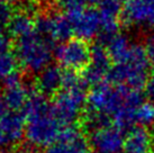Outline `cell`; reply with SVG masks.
Instances as JSON below:
<instances>
[{
	"mask_svg": "<svg viewBox=\"0 0 154 153\" xmlns=\"http://www.w3.org/2000/svg\"><path fill=\"white\" fill-rule=\"evenodd\" d=\"M9 48H10V39L7 35L0 32V55L9 52Z\"/></svg>",
	"mask_w": 154,
	"mask_h": 153,
	"instance_id": "obj_28",
	"label": "cell"
},
{
	"mask_svg": "<svg viewBox=\"0 0 154 153\" xmlns=\"http://www.w3.org/2000/svg\"><path fill=\"white\" fill-rule=\"evenodd\" d=\"M145 48L147 52V55H149V59H150L151 65L154 68V33H152L146 39Z\"/></svg>",
	"mask_w": 154,
	"mask_h": 153,
	"instance_id": "obj_27",
	"label": "cell"
},
{
	"mask_svg": "<svg viewBox=\"0 0 154 153\" xmlns=\"http://www.w3.org/2000/svg\"><path fill=\"white\" fill-rule=\"evenodd\" d=\"M124 153H153L154 142L145 127H134L126 136Z\"/></svg>",
	"mask_w": 154,
	"mask_h": 153,
	"instance_id": "obj_14",
	"label": "cell"
},
{
	"mask_svg": "<svg viewBox=\"0 0 154 153\" xmlns=\"http://www.w3.org/2000/svg\"><path fill=\"white\" fill-rule=\"evenodd\" d=\"M5 142H6V139H5L4 134H2L1 130H0V148H1V146L5 144Z\"/></svg>",
	"mask_w": 154,
	"mask_h": 153,
	"instance_id": "obj_30",
	"label": "cell"
},
{
	"mask_svg": "<svg viewBox=\"0 0 154 153\" xmlns=\"http://www.w3.org/2000/svg\"><path fill=\"white\" fill-rule=\"evenodd\" d=\"M110 62L111 59L106 47L103 45H94L91 47V60L82 74L85 82L94 86L103 83V79L109 76L111 70Z\"/></svg>",
	"mask_w": 154,
	"mask_h": 153,
	"instance_id": "obj_9",
	"label": "cell"
},
{
	"mask_svg": "<svg viewBox=\"0 0 154 153\" xmlns=\"http://www.w3.org/2000/svg\"><path fill=\"white\" fill-rule=\"evenodd\" d=\"M18 60L15 54L7 52L0 55V80L5 81L17 73Z\"/></svg>",
	"mask_w": 154,
	"mask_h": 153,
	"instance_id": "obj_19",
	"label": "cell"
},
{
	"mask_svg": "<svg viewBox=\"0 0 154 153\" xmlns=\"http://www.w3.org/2000/svg\"><path fill=\"white\" fill-rule=\"evenodd\" d=\"M122 15L128 25L154 28V0H128Z\"/></svg>",
	"mask_w": 154,
	"mask_h": 153,
	"instance_id": "obj_10",
	"label": "cell"
},
{
	"mask_svg": "<svg viewBox=\"0 0 154 153\" xmlns=\"http://www.w3.org/2000/svg\"><path fill=\"white\" fill-rule=\"evenodd\" d=\"M144 94L146 98L150 100V102L154 104V73L151 74L146 81V85L144 87Z\"/></svg>",
	"mask_w": 154,
	"mask_h": 153,
	"instance_id": "obj_26",
	"label": "cell"
},
{
	"mask_svg": "<svg viewBox=\"0 0 154 153\" xmlns=\"http://www.w3.org/2000/svg\"><path fill=\"white\" fill-rule=\"evenodd\" d=\"M154 123V104L143 102L136 111V124L149 126Z\"/></svg>",
	"mask_w": 154,
	"mask_h": 153,
	"instance_id": "obj_21",
	"label": "cell"
},
{
	"mask_svg": "<svg viewBox=\"0 0 154 153\" xmlns=\"http://www.w3.org/2000/svg\"><path fill=\"white\" fill-rule=\"evenodd\" d=\"M106 43V50L110 56L111 61L114 63H117L124 59L129 52L133 43L127 35L118 32L117 34L112 35L110 37L105 39Z\"/></svg>",
	"mask_w": 154,
	"mask_h": 153,
	"instance_id": "obj_17",
	"label": "cell"
},
{
	"mask_svg": "<svg viewBox=\"0 0 154 153\" xmlns=\"http://www.w3.org/2000/svg\"><path fill=\"white\" fill-rule=\"evenodd\" d=\"M151 67L145 47L140 43H133L127 55L111 68L108 79L117 86L140 90L150 78Z\"/></svg>",
	"mask_w": 154,
	"mask_h": 153,
	"instance_id": "obj_3",
	"label": "cell"
},
{
	"mask_svg": "<svg viewBox=\"0 0 154 153\" xmlns=\"http://www.w3.org/2000/svg\"><path fill=\"white\" fill-rule=\"evenodd\" d=\"M89 2H91V0H60L61 7H63L68 14L86 9Z\"/></svg>",
	"mask_w": 154,
	"mask_h": 153,
	"instance_id": "obj_24",
	"label": "cell"
},
{
	"mask_svg": "<svg viewBox=\"0 0 154 153\" xmlns=\"http://www.w3.org/2000/svg\"><path fill=\"white\" fill-rule=\"evenodd\" d=\"M88 105L91 111L114 117L119 111L133 108L137 109L143 104V96L140 90H134L123 86H110L100 83L88 95Z\"/></svg>",
	"mask_w": 154,
	"mask_h": 153,
	"instance_id": "obj_2",
	"label": "cell"
},
{
	"mask_svg": "<svg viewBox=\"0 0 154 153\" xmlns=\"http://www.w3.org/2000/svg\"><path fill=\"white\" fill-rule=\"evenodd\" d=\"M54 56L68 71H83L91 60V47L81 38H70L56 47Z\"/></svg>",
	"mask_w": 154,
	"mask_h": 153,
	"instance_id": "obj_5",
	"label": "cell"
},
{
	"mask_svg": "<svg viewBox=\"0 0 154 153\" xmlns=\"http://www.w3.org/2000/svg\"><path fill=\"white\" fill-rule=\"evenodd\" d=\"M25 116L18 111H9L0 118V130L6 142L17 143L25 135Z\"/></svg>",
	"mask_w": 154,
	"mask_h": 153,
	"instance_id": "obj_13",
	"label": "cell"
},
{
	"mask_svg": "<svg viewBox=\"0 0 154 153\" xmlns=\"http://www.w3.org/2000/svg\"><path fill=\"white\" fill-rule=\"evenodd\" d=\"M27 142L35 148H48L57 142L61 123L53 114L52 105L43 94H30L25 108Z\"/></svg>",
	"mask_w": 154,
	"mask_h": 153,
	"instance_id": "obj_1",
	"label": "cell"
},
{
	"mask_svg": "<svg viewBox=\"0 0 154 153\" xmlns=\"http://www.w3.org/2000/svg\"><path fill=\"white\" fill-rule=\"evenodd\" d=\"M52 41L41 35L33 33L26 37L18 39L16 45V58L18 63L30 73H41L51 65L53 59Z\"/></svg>",
	"mask_w": 154,
	"mask_h": 153,
	"instance_id": "obj_4",
	"label": "cell"
},
{
	"mask_svg": "<svg viewBox=\"0 0 154 153\" xmlns=\"http://www.w3.org/2000/svg\"><path fill=\"white\" fill-rule=\"evenodd\" d=\"M110 126L109 125V117L103 114L94 113V111H89V114L86 116V127L90 130L91 132L98 131L100 128Z\"/></svg>",
	"mask_w": 154,
	"mask_h": 153,
	"instance_id": "obj_22",
	"label": "cell"
},
{
	"mask_svg": "<svg viewBox=\"0 0 154 153\" xmlns=\"http://www.w3.org/2000/svg\"><path fill=\"white\" fill-rule=\"evenodd\" d=\"M64 72L57 65H50L38 73L36 85L41 94L54 95L63 87Z\"/></svg>",
	"mask_w": 154,
	"mask_h": 153,
	"instance_id": "obj_15",
	"label": "cell"
},
{
	"mask_svg": "<svg viewBox=\"0 0 154 153\" xmlns=\"http://www.w3.org/2000/svg\"><path fill=\"white\" fill-rule=\"evenodd\" d=\"M91 2L96 5L100 14L105 16L117 17L118 14L123 11V0H91Z\"/></svg>",
	"mask_w": 154,
	"mask_h": 153,
	"instance_id": "obj_20",
	"label": "cell"
},
{
	"mask_svg": "<svg viewBox=\"0 0 154 153\" xmlns=\"http://www.w3.org/2000/svg\"><path fill=\"white\" fill-rule=\"evenodd\" d=\"M66 15L71 21L73 33L77 35L78 38L87 41L100 34L101 14L99 10L86 8L74 13H69Z\"/></svg>",
	"mask_w": 154,
	"mask_h": 153,
	"instance_id": "obj_8",
	"label": "cell"
},
{
	"mask_svg": "<svg viewBox=\"0 0 154 153\" xmlns=\"http://www.w3.org/2000/svg\"><path fill=\"white\" fill-rule=\"evenodd\" d=\"M17 153H32V152H28V151H17Z\"/></svg>",
	"mask_w": 154,
	"mask_h": 153,
	"instance_id": "obj_31",
	"label": "cell"
},
{
	"mask_svg": "<svg viewBox=\"0 0 154 153\" xmlns=\"http://www.w3.org/2000/svg\"><path fill=\"white\" fill-rule=\"evenodd\" d=\"M90 143L98 153H119L124 149L123 131L116 126H107L92 132Z\"/></svg>",
	"mask_w": 154,
	"mask_h": 153,
	"instance_id": "obj_11",
	"label": "cell"
},
{
	"mask_svg": "<svg viewBox=\"0 0 154 153\" xmlns=\"http://www.w3.org/2000/svg\"><path fill=\"white\" fill-rule=\"evenodd\" d=\"M86 82L83 78L80 76L75 71H65L63 78V88L65 90L85 89Z\"/></svg>",
	"mask_w": 154,
	"mask_h": 153,
	"instance_id": "obj_23",
	"label": "cell"
},
{
	"mask_svg": "<svg viewBox=\"0 0 154 153\" xmlns=\"http://www.w3.org/2000/svg\"><path fill=\"white\" fill-rule=\"evenodd\" d=\"M97 153H98V152H97Z\"/></svg>",
	"mask_w": 154,
	"mask_h": 153,
	"instance_id": "obj_33",
	"label": "cell"
},
{
	"mask_svg": "<svg viewBox=\"0 0 154 153\" xmlns=\"http://www.w3.org/2000/svg\"><path fill=\"white\" fill-rule=\"evenodd\" d=\"M14 14L15 13L13 11V8L8 4L6 2L0 4V32L6 27H8Z\"/></svg>",
	"mask_w": 154,
	"mask_h": 153,
	"instance_id": "obj_25",
	"label": "cell"
},
{
	"mask_svg": "<svg viewBox=\"0 0 154 153\" xmlns=\"http://www.w3.org/2000/svg\"><path fill=\"white\" fill-rule=\"evenodd\" d=\"M11 153H17V151H15V152H11Z\"/></svg>",
	"mask_w": 154,
	"mask_h": 153,
	"instance_id": "obj_32",
	"label": "cell"
},
{
	"mask_svg": "<svg viewBox=\"0 0 154 153\" xmlns=\"http://www.w3.org/2000/svg\"><path fill=\"white\" fill-rule=\"evenodd\" d=\"M6 108H7V105H6V101H5L4 92L0 90V118L6 114Z\"/></svg>",
	"mask_w": 154,
	"mask_h": 153,
	"instance_id": "obj_29",
	"label": "cell"
},
{
	"mask_svg": "<svg viewBox=\"0 0 154 153\" xmlns=\"http://www.w3.org/2000/svg\"><path fill=\"white\" fill-rule=\"evenodd\" d=\"M35 28H36V19H34L26 11H19V13L14 14L13 18L8 25V30L10 35L18 39H22L35 33Z\"/></svg>",
	"mask_w": 154,
	"mask_h": 153,
	"instance_id": "obj_16",
	"label": "cell"
},
{
	"mask_svg": "<svg viewBox=\"0 0 154 153\" xmlns=\"http://www.w3.org/2000/svg\"><path fill=\"white\" fill-rule=\"evenodd\" d=\"M37 33L53 41L63 43L71 38L73 34L72 25L68 15L60 13H50L39 16L36 19Z\"/></svg>",
	"mask_w": 154,
	"mask_h": 153,
	"instance_id": "obj_7",
	"label": "cell"
},
{
	"mask_svg": "<svg viewBox=\"0 0 154 153\" xmlns=\"http://www.w3.org/2000/svg\"><path fill=\"white\" fill-rule=\"evenodd\" d=\"M4 83V97L7 108H10L11 111H18L22 108H25L30 94L18 73L5 80Z\"/></svg>",
	"mask_w": 154,
	"mask_h": 153,
	"instance_id": "obj_12",
	"label": "cell"
},
{
	"mask_svg": "<svg viewBox=\"0 0 154 153\" xmlns=\"http://www.w3.org/2000/svg\"><path fill=\"white\" fill-rule=\"evenodd\" d=\"M88 97L85 89L63 90L56 95L52 105L53 114L62 125L71 126L77 122Z\"/></svg>",
	"mask_w": 154,
	"mask_h": 153,
	"instance_id": "obj_6",
	"label": "cell"
},
{
	"mask_svg": "<svg viewBox=\"0 0 154 153\" xmlns=\"http://www.w3.org/2000/svg\"><path fill=\"white\" fill-rule=\"evenodd\" d=\"M88 142L82 135L71 141L59 140L54 144L46 148L43 153H88Z\"/></svg>",
	"mask_w": 154,
	"mask_h": 153,
	"instance_id": "obj_18",
	"label": "cell"
}]
</instances>
